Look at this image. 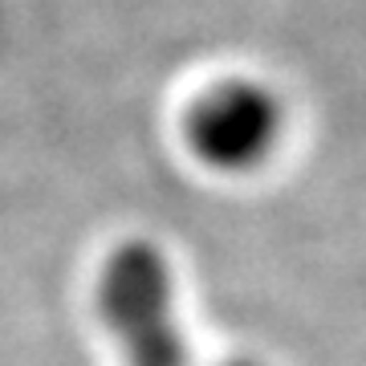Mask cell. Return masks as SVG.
I'll list each match as a JSON object with an SVG mask.
<instances>
[{
    "instance_id": "obj_1",
    "label": "cell",
    "mask_w": 366,
    "mask_h": 366,
    "mask_svg": "<svg viewBox=\"0 0 366 366\" xmlns=\"http://www.w3.org/2000/svg\"><path fill=\"white\" fill-rule=\"evenodd\" d=\"M94 301L98 317L127 354V366H187V346L175 322L171 264L155 244H118L102 261Z\"/></svg>"
},
{
    "instance_id": "obj_2",
    "label": "cell",
    "mask_w": 366,
    "mask_h": 366,
    "mask_svg": "<svg viewBox=\"0 0 366 366\" xmlns=\"http://www.w3.org/2000/svg\"><path fill=\"white\" fill-rule=\"evenodd\" d=\"M281 122L285 110L273 90L232 78L192 102L183 118V134L199 163L216 171H249L277 147Z\"/></svg>"
},
{
    "instance_id": "obj_3",
    "label": "cell",
    "mask_w": 366,
    "mask_h": 366,
    "mask_svg": "<svg viewBox=\"0 0 366 366\" xmlns=\"http://www.w3.org/2000/svg\"><path fill=\"white\" fill-rule=\"evenodd\" d=\"M224 366H257L252 358H232V362H224Z\"/></svg>"
}]
</instances>
